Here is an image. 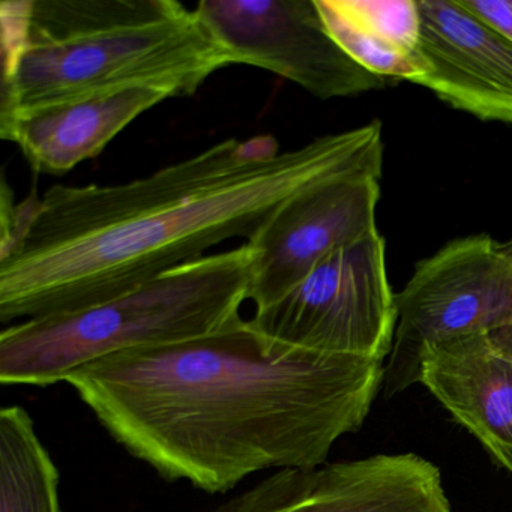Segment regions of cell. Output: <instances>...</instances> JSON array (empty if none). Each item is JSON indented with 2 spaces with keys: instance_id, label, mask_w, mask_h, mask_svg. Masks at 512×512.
<instances>
[{
  "instance_id": "15",
  "label": "cell",
  "mask_w": 512,
  "mask_h": 512,
  "mask_svg": "<svg viewBox=\"0 0 512 512\" xmlns=\"http://www.w3.org/2000/svg\"><path fill=\"white\" fill-rule=\"evenodd\" d=\"M359 25L410 55H419L421 14L418 0H340Z\"/></svg>"
},
{
  "instance_id": "11",
  "label": "cell",
  "mask_w": 512,
  "mask_h": 512,
  "mask_svg": "<svg viewBox=\"0 0 512 512\" xmlns=\"http://www.w3.org/2000/svg\"><path fill=\"white\" fill-rule=\"evenodd\" d=\"M419 383L512 473V326L431 346Z\"/></svg>"
},
{
  "instance_id": "13",
  "label": "cell",
  "mask_w": 512,
  "mask_h": 512,
  "mask_svg": "<svg viewBox=\"0 0 512 512\" xmlns=\"http://www.w3.org/2000/svg\"><path fill=\"white\" fill-rule=\"evenodd\" d=\"M59 481L28 410H0V512H62Z\"/></svg>"
},
{
  "instance_id": "3",
  "label": "cell",
  "mask_w": 512,
  "mask_h": 512,
  "mask_svg": "<svg viewBox=\"0 0 512 512\" xmlns=\"http://www.w3.org/2000/svg\"><path fill=\"white\" fill-rule=\"evenodd\" d=\"M0 10V122L128 86L190 97L235 65L196 8L176 0H26Z\"/></svg>"
},
{
  "instance_id": "1",
  "label": "cell",
  "mask_w": 512,
  "mask_h": 512,
  "mask_svg": "<svg viewBox=\"0 0 512 512\" xmlns=\"http://www.w3.org/2000/svg\"><path fill=\"white\" fill-rule=\"evenodd\" d=\"M379 122L289 152L274 137L227 139L136 181L55 185L4 203L0 320L38 319L116 298L232 238L248 241L302 191L382 173Z\"/></svg>"
},
{
  "instance_id": "8",
  "label": "cell",
  "mask_w": 512,
  "mask_h": 512,
  "mask_svg": "<svg viewBox=\"0 0 512 512\" xmlns=\"http://www.w3.org/2000/svg\"><path fill=\"white\" fill-rule=\"evenodd\" d=\"M380 175L356 172L302 191L251 241L248 301L266 307L301 283L323 259L376 232Z\"/></svg>"
},
{
  "instance_id": "10",
  "label": "cell",
  "mask_w": 512,
  "mask_h": 512,
  "mask_svg": "<svg viewBox=\"0 0 512 512\" xmlns=\"http://www.w3.org/2000/svg\"><path fill=\"white\" fill-rule=\"evenodd\" d=\"M419 55L427 73L415 85L484 121L512 124V43L455 0H418Z\"/></svg>"
},
{
  "instance_id": "4",
  "label": "cell",
  "mask_w": 512,
  "mask_h": 512,
  "mask_svg": "<svg viewBox=\"0 0 512 512\" xmlns=\"http://www.w3.org/2000/svg\"><path fill=\"white\" fill-rule=\"evenodd\" d=\"M250 265L244 244L170 269L109 301L8 326L0 334V382L55 385L115 353L214 334L242 319Z\"/></svg>"
},
{
  "instance_id": "9",
  "label": "cell",
  "mask_w": 512,
  "mask_h": 512,
  "mask_svg": "<svg viewBox=\"0 0 512 512\" xmlns=\"http://www.w3.org/2000/svg\"><path fill=\"white\" fill-rule=\"evenodd\" d=\"M211 512H452L440 470L416 454L283 469Z\"/></svg>"
},
{
  "instance_id": "12",
  "label": "cell",
  "mask_w": 512,
  "mask_h": 512,
  "mask_svg": "<svg viewBox=\"0 0 512 512\" xmlns=\"http://www.w3.org/2000/svg\"><path fill=\"white\" fill-rule=\"evenodd\" d=\"M169 98L163 85H137L101 92L0 122V136L16 143L32 169L65 175L92 160L134 119Z\"/></svg>"
},
{
  "instance_id": "16",
  "label": "cell",
  "mask_w": 512,
  "mask_h": 512,
  "mask_svg": "<svg viewBox=\"0 0 512 512\" xmlns=\"http://www.w3.org/2000/svg\"><path fill=\"white\" fill-rule=\"evenodd\" d=\"M460 4L512 43V0H460Z\"/></svg>"
},
{
  "instance_id": "7",
  "label": "cell",
  "mask_w": 512,
  "mask_h": 512,
  "mask_svg": "<svg viewBox=\"0 0 512 512\" xmlns=\"http://www.w3.org/2000/svg\"><path fill=\"white\" fill-rule=\"evenodd\" d=\"M196 11L235 64L271 71L314 97H353L385 86L335 43L316 0H202Z\"/></svg>"
},
{
  "instance_id": "2",
  "label": "cell",
  "mask_w": 512,
  "mask_h": 512,
  "mask_svg": "<svg viewBox=\"0 0 512 512\" xmlns=\"http://www.w3.org/2000/svg\"><path fill=\"white\" fill-rule=\"evenodd\" d=\"M383 374V361L286 346L239 319L106 356L65 382L137 460L217 494L263 470L328 463L364 424Z\"/></svg>"
},
{
  "instance_id": "5",
  "label": "cell",
  "mask_w": 512,
  "mask_h": 512,
  "mask_svg": "<svg viewBox=\"0 0 512 512\" xmlns=\"http://www.w3.org/2000/svg\"><path fill=\"white\" fill-rule=\"evenodd\" d=\"M397 323L383 374L386 397L419 382L436 344L512 326V257L490 236L458 239L422 260L395 295Z\"/></svg>"
},
{
  "instance_id": "14",
  "label": "cell",
  "mask_w": 512,
  "mask_h": 512,
  "mask_svg": "<svg viewBox=\"0 0 512 512\" xmlns=\"http://www.w3.org/2000/svg\"><path fill=\"white\" fill-rule=\"evenodd\" d=\"M316 5L335 43L365 70L412 83L427 73L421 55H410L371 34L343 10L340 0H316Z\"/></svg>"
},
{
  "instance_id": "6",
  "label": "cell",
  "mask_w": 512,
  "mask_h": 512,
  "mask_svg": "<svg viewBox=\"0 0 512 512\" xmlns=\"http://www.w3.org/2000/svg\"><path fill=\"white\" fill-rule=\"evenodd\" d=\"M248 322L286 346L385 362L397 307L379 230L329 254L286 295L257 308Z\"/></svg>"
},
{
  "instance_id": "17",
  "label": "cell",
  "mask_w": 512,
  "mask_h": 512,
  "mask_svg": "<svg viewBox=\"0 0 512 512\" xmlns=\"http://www.w3.org/2000/svg\"><path fill=\"white\" fill-rule=\"evenodd\" d=\"M503 247L506 248V251H508V253L511 254L512 257V241L506 242V244H503Z\"/></svg>"
}]
</instances>
